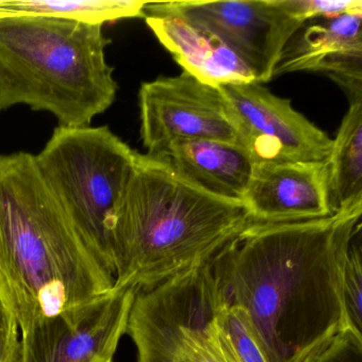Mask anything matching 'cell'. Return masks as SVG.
<instances>
[{
    "mask_svg": "<svg viewBox=\"0 0 362 362\" xmlns=\"http://www.w3.org/2000/svg\"><path fill=\"white\" fill-rule=\"evenodd\" d=\"M361 215L362 204L321 219L252 223L214 258L226 300L247 311L271 362H306L351 328L343 272Z\"/></svg>",
    "mask_w": 362,
    "mask_h": 362,
    "instance_id": "1",
    "label": "cell"
},
{
    "mask_svg": "<svg viewBox=\"0 0 362 362\" xmlns=\"http://www.w3.org/2000/svg\"><path fill=\"white\" fill-rule=\"evenodd\" d=\"M28 152L0 154V294L21 332L113 289Z\"/></svg>",
    "mask_w": 362,
    "mask_h": 362,
    "instance_id": "2",
    "label": "cell"
},
{
    "mask_svg": "<svg viewBox=\"0 0 362 362\" xmlns=\"http://www.w3.org/2000/svg\"><path fill=\"white\" fill-rule=\"evenodd\" d=\"M252 223L243 202L206 192L163 156L139 153L116 209L114 286L146 291L209 264Z\"/></svg>",
    "mask_w": 362,
    "mask_h": 362,
    "instance_id": "3",
    "label": "cell"
},
{
    "mask_svg": "<svg viewBox=\"0 0 362 362\" xmlns=\"http://www.w3.org/2000/svg\"><path fill=\"white\" fill-rule=\"evenodd\" d=\"M101 25L45 16L0 18V114L14 105L52 113L60 127L90 126L118 86Z\"/></svg>",
    "mask_w": 362,
    "mask_h": 362,
    "instance_id": "4",
    "label": "cell"
},
{
    "mask_svg": "<svg viewBox=\"0 0 362 362\" xmlns=\"http://www.w3.org/2000/svg\"><path fill=\"white\" fill-rule=\"evenodd\" d=\"M139 152L107 127L54 129L35 164L97 259L115 277L113 228Z\"/></svg>",
    "mask_w": 362,
    "mask_h": 362,
    "instance_id": "5",
    "label": "cell"
},
{
    "mask_svg": "<svg viewBox=\"0 0 362 362\" xmlns=\"http://www.w3.org/2000/svg\"><path fill=\"white\" fill-rule=\"evenodd\" d=\"M226 303L211 262L137 291L127 326L136 362H226L218 332Z\"/></svg>",
    "mask_w": 362,
    "mask_h": 362,
    "instance_id": "6",
    "label": "cell"
},
{
    "mask_svg": "<svg viewBox=\"0 0 362 362\" xmlns=\"http://www.w3.org/2000/svg\"><path fill=\"white\" fill-rule=\"evenodd\" d=\"M145 16H173L217 37L262 84L273 79L286 45L305 24L284 0L145 3Z\"/></svg>",
    "mask_w": 362,
    "mask_h": 362,
    "instance_id": "7",
    "label": "cell"
},
{
    "mask_svg": "<svg viewBox=\"0 0 362 362\" xmlns=\"http://www.w3.org/2000/svg\"><path fill=\"white\" fill-rule=\"evenodd\" d=\"M141 136L150 156L175 141H209L239 147L234 112L219 86L183 71L141 84Z\"/></svg>",
    "mask_w": 362,
    "mask_h": 362,
    "instance_id": "8",
    "label": "cell"
},
{
    "mask_svg": "<svg viewBox=\"0 0 362 362\" xmlns=\"http://www.w3.org/2000/svg\"><path fill=\"white\" fill-rule=\"evenodd\" d=\"M239 130V147L253 164L324 162L332 139L258 82L219 86Z\"/></svg>",
    "mask_w": 362,
    "mask_h": 362,
    "instance_id": "9",
    "label": "cell"
},
{
    "mask_svg": "<svg viewBox=\"0 0 362 362\" xmlns=\"http://www.w3.org/2000/svg\"><path fill=\"white\" fill-rule=\"evenodd\" d=\"M137 290L118 288L22 332L20 362H110Z\"/></svg>",
    "mask_w": 362,
    "mask_h": 362,
    "instance_id": "10",
    "label": "cell"
},
{
    "mask_svg": "<svg viewBox=\"0 0 362 362\" xmlns=\"http://www.w3.org/2000/svg\"><path fill=\"white\" fill-rule=\"evenodd\" d=\"M362 12L317 18L288 42L273 78L309 71L327 76L349 99L362 101Z\"/></svg>",
    "mask_w": 362,
    "mask_h": 362,
    "instance_id": "11",
    "label": "cell"
},
{
    "mask_svg": "<svg viewBox=\"0 0 362 362\" xmlns=\"http://www.w3.org/2000/svg\"><path fill=\"white\" fill-rule=\"evenodd\" d=\"M243 203L253 223H286L329 217L324 162L253 164Z\"/></svg>",
    "mask_w": 362,
    "mask_h": 362,
    "instance_id": "12",
    "label": "cell"
},
{
    "mask_svg": "<svg viewBox=\"0 0 362 362\" xmlns=\"http://www.w3.org/2000/svg\"><path fill=\"white\" fill-rule=\"evenodd\" d=\"M160 43L197 79L219 86L252 82L250 69L217 37L173 16H145Z\"/></svg>",
    "mask_w": 362,
    "mask_h": 362,
    "instance_id": "13",
    "label": "cell"
},
{
    "mask_svg": "<svg viewBox=\"0 0 362 362\" xmlns=\"http://www.w3.org/2000/svg\"><path fill=\"white\" fill-rule=\"evenodd\" d=\"M156 156L203 189L243 202L253 163L240 147L209 141H175Z\"/></svg>",
    "mask_w": 362,
    "mask_h": 362,
    "instance_id": "14",
    "label": "cell"
},
{
    "mask_svg": "<svg viewBox=\"0 0 362 362\" xmlns=\"http://www.w3.org/2000/svg\"><path fill=\"white\" fill-rule=\"evenodd\" d=\"M332 211L362 204V101L349 103L325 160Z\"/></svg>",
    "mask_w": 362,
    "mask_h": 362,
    "instance_id": "15",
    "label": "cell"
},
{
    "mask_svg": "<svg viewBox=\"0 0 362 362\" xmlns=\"http://www.w3.org/2000/svg\"><path fill=\"white\" fill-rule=\"evenodd\" d=\"M8 16H45L90 25L144 18V1L136 0H3Z\"/></svg>",
    "mask_w": 362,
    "mask_h": 362,
    "instance_id": "16",
    "label": "cell"
},
{
    "mask_svg": "<svg viewBox=\"0 0 362 362\" xmlns=\"http://www.w3.org/2000/svg\"><path fill=\"white\" fill-rule=\"evenodd\" d=\"M218 332L226 362H271L241 307L226 300L218 315Z\"/></svg>",
    "mask_w": 362,
    "mask_h": 362,
    "instance_id": "17",
    "label": "cell"
},
{
    "mask_svg": "<svg viewBox=\"0 0 362 362\" xmlns=\"http://www.w3.org/2000/svg\"><path fill=\"white\" fill-rule=\"evenodd\" d=\"M343 298L349 325L362 334L361 245L351 243L343 272Z\"/></svg>",
    "mask_w": 362,
    "mask_h": 362,
    "instance_id": "18",
    "label": "cell"
},
{
    "mask_svg": "<svg viewBox=\"0 0 362 362\" xmlns=\"http://www.w3.org/2000/svg\"><path fill=\"white\" fill-rule=\"evenodd\" d=\"M286 8L303 23L362 12L361 0H284Z\"/></svg>",
    "mask_w": 362,
    "mask_h": 362,
    "instance_id": "19",
    "label": "cell"
},
{
    "mask_svg": "<svg viewBox=\"0 0 362 362\" xmlns=\"http://www.w3.org/2000/svg\"><path fill=\"white\" fill-rule=\"evenodd\" d=\"M306 362H362V334L346 328L329 339Z\"/></svg>",
    "mask_w": 362,
    "mask_h": 362,
    "instance_id": "20",
    "label": "cell"
},
{
    "mask_svg": "<svg viewBox=\"0 0 362 362\" xmlns=\"http://www.w3.org/2000/svg\"><path fill=\"white\" fill-rule=\"evenodd\" d=\"M18 322L0 294V362H20Z\"/></svg>",
    "mask_w": 362,
    "mask_h": 362,
    "instance_id": "21",
    "label": "cell"
},
{
    "mask_svg": "<svg viewBox=\"0 0 362 362\" xmlns=\"http://www.w3.org/2000/svg\"><path fill=\"white\" fill-rule=\"evenodd\" d=\"M1 1H3V0H0V18H7V14H6L3 5H1Z\"/></svg>",
    "mask_w": 362,
    "mask_h": 362,
    "instance_id": "22",
    "label": "cell"
},
{
    "mask_svg": "<svg viewBox=\"0 0 362 362\" xmlns=\"http://www.w3.org/2000/svg\"><path fill=\"white\" fill-rule=\"evenodd\" d=\"M110 362H113V361H110Z\"/></svg>",
    "mask_w": 362,
    "mask_h": 362,
    "instance_id": "23",
    "label": "cell"
}]
</instances>
